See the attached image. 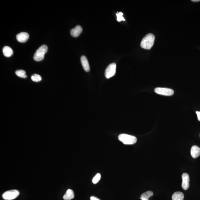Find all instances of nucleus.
I'll return each mask as SVG.
<instances>
[{
  "instance_id": "nucleus-1",
  "label": "nucleus",
  "mask_w": 200,
  "mask_h": 200,
  "mask_svg": "<svg viewBox=\"0 0 200 200\" xmlns=\"http://www.w3.org/2000/svg\"><path fill=\"white\" fill-rule=\"evenodd\" d=\"M155 39V36L153 34H148L144 37L141 41V47L144 49H151L154 45Z\"/></svg>"
},
{
  "instance_id": "nucleus-2",
  "label": "nucleus",
  "mask_w": 200,
  "mask_h": 200,
  "mask_svg": "<svg viewBox=\"0 0 200 200\" xmlns=\"http://www.w3.org/2000/svg\"><path fill=\"white\" fill-rule=\"evenodd\" d=\"M118 139L125 145H133L137 142L136 137L126 134H122L119 135Z\"/></svg>"
},
{
  "instance_id": "nucleus-3",
  "label": "nucleus",
  "mask_w": 200,
  "mask_h": 200,
  "mask_svg": "<svg viewBox=\"0 0 200 200\" xmlns=\"http://www.w3.org/2000/svg\"><path fill=\"white\" fill-rule=\"evenodd\" d=\"M46 45H43L36 50L33 56V59L36 61H40L43 59L44 55L48 51Z\"/></svg>"
},
{
  "instance_id": "nucleus-4",
  "label": "nucleus",
  "mask_w": 200,
  "mask_h": 200,
  "mask_svg": "<svg viewBox=\"0 0 200 200\" xmlns=\"http://www.w3.org/2000/svg\"><path fill=\"white\" fill-rule=\"evenodd\" d=\"M20 193L19 191L17 190L8 191L4 193L2 195V198L5 200H13L17 198Z\"/></svg>"
},
{
  "instance_id": "nucleus-5",
  "label": "nucleus",
  "mask_w": 200,
  "mask_h": 200,
  "mask_svg": "<svg viewBox=\"0 0 200 200\" xmlns=\"http://www.w3.org/2000/svg\"><path fill=\"white\" fill-rule=\"evenodd\" d=\"M155 92L157 94L166 96H170L174 94L173 89L167 88H157L155 89Z\"/></svg>"
},
{
  "instance_id": "nucleus-6",
  "label": "nucleus",
  "mask_w": 200,
  "mask_h": 200,
  "mask_svg": "<svg viewBox=\"0 0 200 200\" xmlns=\"http://www.w3.org/2000/svg\"><path fill=\"white\" fill-rule=\"evenodd\" d=\"M116 70V64L113 63L110 64L106 69L105 76L107 79L112 77L115 74Z\"/></svg>"
},
{
  "instance_id": "nucleus-7",
  "label": "nucleus",
  "mask_w": 200,
  "mask_h": 200,
  "mask_svg": "<svg viewBox=\"0 0 200 200\" xmlns=\"http://www.w3.org/2000/svg\"><path fill=\"white\" fill-rule=\"evenodd\" d=\"M182 188L185 190H186L189 187L190 179L189 175L187 173H183L182 175Z\"/></svg>"
},
{
  "instance_id": "nucleus-8",
  "label": "nucleus",
  "mask_w": 200,
  "mask_h": 200,
  "mask_svg": "<svg viewBox=\"0 0 200 200\" xmlns=\"http://www.w3.org/2000/svg\"><path fill=\"white\" fill-rule=\"evenodd\" d=\"M29 38L28 33L25 32H21L16 36L17 41L21 43L25 42Z\"/></svg>"
},
{
  "instance_id": "nucleus-9",
  "label": "nucleus",
  "mask_w": 200,
  "mask_h": 200,
  "mask_svg": "<svg viewBox=\"0 0 200 200\" xmlns=\"http://www.w3.org/2000/svg\"><path fill=\"white\" fill-rule=\"evenodd\" d=\"M80 61L84 70L86 72H89L90 70V66L86 57L85 56H82L81 57Z\"/></svg>"
},
{
  "instance_id": "nucleus-10",
  "label": "nucleus",
  "mask_w": 200,
  "mask_h": 200,
  "mask_svg": "<svg viewBox=\"0 0 200 200\" xmlns=\"http://www.w3.org/2000/svg\"><path fill=\"white\" fill-rule=\"evenodd\" d=\"M82 28L80 25H77L75 27L70 30V34L74 37H77L81 33Z\"/></svg>"
},
{
  "instance_id": "nucleus-11",
  "label": "nucleus",
  "mask_w": 200,
  "mask_h": 200,
  "mask_svg": "<svg viewBox=\"0 0 200 200\" xmlns=\"http://www.w3.org/2000/svg\"><path fill=\"white\" fill-rule=\"evenodd\" d=\"M191 153L193 158H198L200 155V148L197 146H193L191 148Z\"/></svg>"
},
{
  "instance_id": "nucleus-12",
  "label": "nucleus",
  "mask_w": 200,
  "mask_h": 200,
  "mask_svg": "<svg viewBox=\"0 0 200 200\" xmlns=\"http://www.w3.org/2000/svg\"><path fill=\"white\" fill-rule=\"evenodd\" d=\"M74 198V194L73 191L70 189L67 190L63 196L64 200H71Z\"/></svg>"
},
{
  "instance_id": "nucleus-13",
  "label": "nucleus",
  "mask_w": 200,
  "mask_h": 200,
  "mask_svg": "<svg viewBox=\"0 0 200 200\" xmlns=\"http://www.w3.org/2000/svg\"><path fill=\"white\" fill-rule=\"evenodd\" d=\"M3 53L5 57H9L13 55V51L10 47L5 46L3 48Z\"/></svg>"
},
{
  "instance_id": "nucleus-14",
  "label": "nucleus",
  "mask_w": 200,
  "mask_h": 200,
  "mask_svg": "<svg viewBox=\"0 0 200 200\" xmlns=\"http://www.w3.org/2000/svg\"><path fill=\"white\" fill-rule=\"evenodd\" d=\"M184 196L183 193L180 192H175L172 196L173 200H183Z\"/></svg>"
},
{
  "instance_id": "nucleus-15",
  "label": "nucleus",
  "mask_w": 200,
  "mask_h": 200,
  "mask_svg": "<svg viewBox=\"0 0 200 200\" xmlns=\"http://www.w3.org/2000/svg\"><path fill=\"white\" fill-rule=\"evenodd\" d=\"M153 195L152 191H148L141 195L140 199L142 200H149V198Z\"/></svg>"
},
{
  "instance_id": "nucleus-16",
  "label": "nucleus",
  "mask_w": 200,
  "mask_h": 200,
  "mask_svg": "<svg viewBox=\"0 0 200 200\" xmlns=\"http://www.w3.org/2000/svg\"><path fill=\"white\" fill-rule=\"evenodd\" d=\"M16 75L20 78H25L27 77V75L26 74V72L23 70H18L15 72Z\"/></svg>"
},
{
  "instance_id": "nucleus-17",
  "label": "nucleus",
  "mask_w": 200,
  "mask_h": 200,
  "mask_svg": "<svg viewBox=\"0 0 200 200\" xmlns=\"http://www.w3.org/2000/svg\"><path fill=\"white\" fill-rule=\"evenodd\" d=\"M32 80L35 82H39L41 81L42 80V78L39 75L36 74H34L31 76V77Z\"/></svg>"
},
{
  "instance_id": "nucleus-18",
  "label": "nucleus",
  "mask_w": 200,
  "mask_h": 200,
  "mask_svg": "<svg viewBox=\"0 0 200 200\" xmlns=\"http://www.w3.org/2000/svg\"><path fill=\"white\" fill-rule=\"evenodd\" d=\"M101 174H99V173H97L92 179V181L93 183L94 184H96L97 183H98V182L100 180V179H101Z\"/></svg>"
},
{
  "instance_id": "nucleus-19",
  "label": "nucleus",
  "mask_w": 200,
  "mask_h": 200,
  "mask_svg": "<svg viewBox=\"0 0 200 200\" xmlns=\"http://www.w3.org/2000/svg\"><path fill=\"white\" fill-rule=\"evenodd\" d=\"M117 14V20L118 22H120L123 20V21H125V20L124 19V17H123V14L121 12L118 13V14Z\"/></svg>"
},
{
  "instance_id": "nucleus-20",
  "label": "nucleus",
  "mask_w": 200,
  "mask_h": 200,
  "mask_svg": "<svg viewBox=\"0 0 200 200\" xmlns=\"http://www.w3.org/2000/svg\"><path fill=\"white\" fill-rule=\"evenodd\" d=\"M91 200H100L99 199L96 197L92 196L90 198Z\"/></svg>"
},
{
  "instance_id": "nucleus-21",
  "label": "nucleus",
  "mask_w": 200,
  "mask_h": 200,
  "mask_svg": "<svg viewBox=\"0 0 200 200\" xmlns=\"http://www.w3.org/2000/svg\"><path fill=\"white\" fill-rule=\"evenodd\" d=\"M196 114L198 117V120L200 121V112L196 111Z\"/></svg>"
},
{
  "instance_id": "nucleus-22",
  "label": "nucleus",
  "mask_w": 200,
  "mask_h": 200,
  "mask_svg": "<svg viewBox=\"0 0 200 200\" xmlns=\"http://www.w3.org/2000/svg\"><path fill=\"white\" fill-rule=\"evenodd\" d=\"M192 1L193 2H197L200 1V0H192Z\"/></svg>"
},
{
  "instance_id": "nucleus-23",
  "label": "nucleus",
  "mask_w": 200,
  "mask_h": 200,
  "mask_svg": "<svg viewBox=\"0 0 200 200\" xmlns=\"http://www.w3.org/2000/svg\"></svg>"
}]
</instances>
